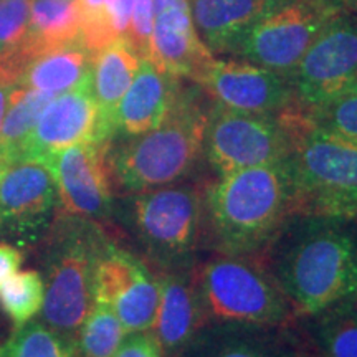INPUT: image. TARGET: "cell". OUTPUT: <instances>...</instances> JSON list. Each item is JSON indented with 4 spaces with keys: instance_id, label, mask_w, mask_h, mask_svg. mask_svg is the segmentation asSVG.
<instances>
[{
    "instance_id": "e575fe53",
    "label": "cell",
    "mask_w": 357,
    "mask_h": 357,
    "mask_svg": "<svg viewBox=\"0 0 357 357\" xmlns=\"http://www.w3.org/2000/svg\"><path fill=\"white\" fill-rule=\"evenodd\" d=\"M108 0H79V6H82V10H96L105 6Z\"/></svg>"
},
{
    "instance_id": "ac0fdd59",
    "label": "cell",
    "mask_w": 357,
    "mask_h": 357,
    "mask_svg": "<svg viewBox=\"0 0 357 357\" xmlns=\"http://www.w3.org/2000/svg\"><path fill=\"white\" fill-rule=\"evenodd\" d=\"M181 89L178 78L164 73L147 58H142L131 86L116 108V134L132 137L153 131L171 113Z\"/></svg>"
},
{
    "instance_id": "d590c367",
    "label": "cell",
    "mask_w": 357,
    "mask_h": 357,
    "mask_svg": "<svg viewBox=\"0 0 357 357\" xmlns=\"http://www.w3.org/2000/svg\"><path fill=\"white\" fill-rule=\"evenodd\" d=\"M342 6L346 7L347 12H356L357 10V0H341Z\"/></svg>"
},
{
    "instance_id": "6da1fadb",
    "label": "cell",
    "mask_w": 357,
    "mask_h": 357,
    "mask_svg": "<svg viewBox=\"0 0 357 357\" xmlns=\"http://www.w3.org/2000/svg\"><path fill=\"white\" fill-rule=\"evenodd\" d=\"M260 257L298 319L344 301L354 293L357 235L349 223L293 217Z\"/></svg>"
},
{
    "instance_id": "8fae6325",
    "label": "cell",
    "mask_w": 357,
    "mask_h": 357,
    "mask_svg": "<svg viewBox=\"0 0 357 357\" xmlns=\"http://www.w3.org/2000/svg\"><path fill=\"white\" fill-rule=\"evenodd\" d=\"M111 141L82 142L45 155L42 160L56 185L60 215L105 220L113 212Z\"/></svg>"
},
{
    "instance_id": "3957f363",
    "label": "cell",
    "mask_w": 357,
    "mask_h": 357,
    "mask_svg": "<svg viewBox=\"0 0 357 357\" xmlns=\"http://www.w3.org/2000/svg\"><path fill=\"white\" fill-rule=\"evenodd\" d=\"M280 114L293 136V217L357 223V149L314 126L298 102Z\"/></svg>"
},
{
    "instance_id": "44dd1931",
    "label": "cell",
    "mask_w": 357,
    "mask_h": 357,
    "mask_svg": "<svg viewBox=\"0 0 357 357\" xmlns=\"http://www.w3.org/2000/svg\"><path fill=\"white\" fill-rule=\"evenodd\" d=\"M142 58L129 45L128 40L108 45L93 55L91 61V89L95 100L100 106L106 123L109 124L113 132L114 113L119 101L131 86L134 77L141 66Z\"/></svg>"
},
{
    "instance_id": "4316f807",
    "label": "cell",
    "mask_w": 357,
    "mask_h": 357,
    "mask_svg": "<svg viewBox=\"0 0 357 357\" xmlns=\"http://www.w3.org/2000/svg\"><path fill=\"white\" fill-rule=\"evenodd\" d=\"M0 357H79L75 342L53 331L42 321H29L17 328L6 344L0 346Z\"/></svg>"
},
{
    "instance_id": "ba28073f",
    "label": "cell",
    "mask_w": 357,
    "mask_h": 357,
    "mask_svg": "<svg viewBox=\"0 0 357 357\" xmlns=\"http://www.w3.org/2000/svg\"><path fill=\"white\" fill-rule=\"evenodd\" d=\"M346 12L341 0H283L243 35L231 55L288 77L326 26Z\"/></svg>"
},
{
    "instance_id": "1f68e13d",
    "label": "cell",
    "mask_w": 357,
    "mask_h": 357,
    "mask_svg": "<svg viewBox=\"0 0 357 357\" xmlns=\"http://www.w3.org/2000/svg\"><path fill=\"white\" fill-rule=\"evenodd\" d=\"M113 357H164L162 351L149 331L131 333L124 337Z\"/></svg>"
},
{
    "instance_id": "2e32d148",
    "label": "cell",
    "mask_w": 357,
    "mask_h": 357,
    "mask_svg": "<svg viewBox=\"0 0 357 357\" xmlns=\"http://www.w3.org/2000/svg\"><path fill=\"white\" fill-rule=\"evenodd\" d=\"M154 26L147 60L174 78L195 82L213 60L199 37L189 0H153Z\"/></svg>"
},
{
    "instance_id": "52a82bcc",
    "label": "cell",
    "mask_w": 357,
    "mask_h": 357,
    "mask_svg": "<svg viewBox=\"0 0 357 357\" xmlns=\"http://www.w3.org/2000/svg\"><path fill=\"white\" fill-rule=\"evenodd\" d=\"M129 229L146 255L164 270L192 268L204 229V190L172 184L129 194Z\"/></svg>"
},
{
    "instance_id": "f35d334b",
    "label": "cell",
    "mask_w": 357,
    "mask_h": 357,
    "mask_svg": "<svg viewBox=\"0 0 357 357\" xmlns=\"http://www.w3.org/2000/svg\"><path fill=\"white\" fill-rule=\"evenodd\" d=\"M181 357H185V356H181Z\"/></svg>"
},
{
    "instance_id": "30bf717a",
    "label": "cell",
    "mask_w": 357,
    "mask_h": 357,
    "mask_svg": "<svg viewBox=\"0 0 357 357\" xmlns=\"http://www.w3.org/2000/svg\"><path fill=\"white\" fill-rule=\"evenodd\" d=\"M288 78L306 111L357 89V13H342L326 26Z\"/></svg>"
},
{
    "instance_id": "74e56055",
    "label": "cell",
    "mask_w": 357,
    "mask_h": 357,
    "mask_svg": "<svg viewBox=\"0 0 357 357\" xmlns=\"http://www.w3.org/2000/svg\"><path fill=\"white\" fill-rule=\"evenodd\" d=\"M3 164H6V160H3V158H2V155H0V169H2V167H3Z\"/></svg>"
},
{
    "instance_id": "484cf974",
    "label": "cell",
    "mask_w": 357,
    "mask_h": 357,
    "mask_svg": "<svg viewBox=\"0 0 357 357\" xmlns=\"http://www.w3.org/2000/svg\"><path fill=\"white\" fill-rule=\"evenodd\" d=\"M126 336L113 310L105 303L93 301L73 342L79 357H113Z\"/></svg>"
},
{
    "instance_id": "f1b7e54d",
    "label": "cell",
    "mask_w": 357,
    "mask_h": 357,
    "mask_svg": "<svg viewBox=\"0 0 357 357\" xmlns=\"http://www.w3.org/2000/svg\"><path fill=\"white\" fill-rule=\"evenodd\" d=\"M306 113L321 131L357 149V89Z\"/></svg>"
},
{
    "instance_id": "836d02e7",
    "label": "cell",
    "mask_w": 357,
    "mask_h": 357,
    "mask_svg": "<svg viewBox=\"0 0 357 357\" xmlns=\"http://www.w3.org/2000/svg\"><path fill=\"white\" fill-rule=\"evenodd\" d=\"M15 88V84L8 82L3 77H0V129H2L3 119H6L7 108H8V100H10L12 89Z\"/></svg>"
},
{
    "instance_id": "5b68a950",
    "label": "cell",
    "mask_w": 357,
    "mask_h": 357,
    "mask_svg": "<svg viewBox=\"0 0 357 357\" xmlns=\"http://www.w3.org/2000/svg\"><path fill=\"white\" fill-rule=\"evenodd\" d=\"M205 326L281 328L296 319L260 255L218 253L190 268Z\"/></svg>"
},
{
    "instance_id": "83f0119b",
    "label": "cell",
    "mask_w": 357,
    "mask_h": 357,
    "mask_svg": "<svg viewBox=\"0 0 357 357\" xmlns=\"http://www.w3.org/2000/svg\"><path fill=\"white\" fill-rule=\"evenodd\" d=\"M45 301L43 276L35 270L17 271L0 287V307L15 328L32 321Z\"/></svg>"
},
{
    "instance_id": "277c9868",
    "label": "cell",
    "mask_w": 357,
    "mask_h": 357,
    "mask_svg": "<svg viewBox=\"0 0 357 357\" xmlns=\"http://www.w3.org/2000/svg\"><path fill=\"white\" fill-rule=\"evenodd\" d=\"M208 113L202 98L181 89L167 118L153 131L128 137L121 146H109L113 187L126 192L159 189L178 182L204 154Z\"/></svg>"
},
{
    "instance_id": "ab89813d",
    "label": "cell",
    "mask_w": 357,
    "mask_h": 357,
    "mask_svg": "<svg viewBox=\"0 0 357 357\" xmlns=\"http://www.w3.org/2000/svg\"><path fill=\"white\" fill-rule=\"evenodd\" d=\"M356 13H357V10H356Z\"/></svg>"
},
{
    "instance_id": "7402d4cb",
    "label": "cell",
    "mask_w": 357,
    "mask_h": 357,
    "mask_svg": "<svg viewBox=\"0 0 357 357\" xmlns=\"http://www.w3.org/2000/svg\"><path fill=\"white\" fill-rule=\"evenodd\" d=\"M82 43L79 0H32L24 47L33 58L52 48Z\"/></svg>"
},
{
    "instance_id": "cb8c5ba5",
    "label": "cell",
    "mask_w": 357,
    "mask_h": 357,
    "mask_svg": "<svg viewBox=\"0 0 357 357\" xmlns=\"http://www.w3.org/2000/svg\"><path fill=\"white\" fill-rule=\"evenodd\" d=\"M303 319L316 356L357 357V307L351 298Z\"/></svg>"
},
{
    "instance_id": "9c48e42d",
    "label": "cell",
    "mask_w": 357,
    "mask_h": 357,
    "mask_svg": "<svg viewBox=\"0 0 357 357\" xmlns=\"http://www.w3.org/2000/svg\"><path fill=\"white\" fill-rule=\"evenodd\" d=\"M293 136L278 114H255L212 105L204 155L217 176L288 159Z\"/></svg>"
},
{
    "instance_id": "4fadbf2b",
    "label": "cell",
    "mask_w": 357,
    "mask_h": 357,
    "mask_svg": "<svg viewBox=\"0 0 357 357\" xmlns=\"http://www.w3.org/2000/svg\"><path fill=\"white\" fill-rule=\"evenodd\" d=\"M197 83L213 105L255 114H278L296 102L289 78L240 58H213Z\"/></svg>"
},
{
    "instance_id": "5bb4252c",
    "label": "cell",
    "mask_w": 357,
    "mask_h": 357,
    "mask_svg": "<svg viewBox=\"0 0 357 357\" xmlns=\"http://www.w3.org/2000/svg\"><path fill=\"white\" fill-rule=\"evenodd\" d=\"M113 136V129L106 123L93 95L89 79L82 86L56 95L45 106L20 158L42 159L82 142L111 141Z\"/></svg>"
},
{
    "instance_id": "e0dca14e",
    "label": "cell",
    "mask_w": 357,
    "mask_h": 357,
    "mask_svg": "<svg viewBox=\"0 0 357 357\" xmlns=\"http://www.w3.org/2000/svg\"><path fill=\"white\" fill-rule=\"evenodd\" d=\"M159 298L149 333L164 357H181L205 328V318L192 283L190 268L164 270L158 276Z\"/></svg>"
},
{
    "instance_id": "7a4b0ae2",
    "label": "cell",
    "mask_w": 357,
    "mask_h": 357,
    "mask_svg": "<svg viewBox=\"0 0 357 357\" xmlns=\"http://www.w3.org/2000/svg\"><path fill=\"white\" fill-rule=\"evenodd\" d=\"M293 218L287 159L217 176L204 189V225L218 253L260 255Z\"/></svg>"
},
{
    "instance_id": "d4e9b609",
    "label": "cell",
    "mask_w": 357,
    "mask_h": 357,
    "mask_svg": "<svg viewBox=\"0 0 357 357\" xmlns=\"http://www.w3.org/2000/svg\"><path fill=\"white\" fill-rule=\"evenodd\" d=\"M53 95L17 84L12 89L10 100L2 129H0V155L6 162L19 159L26 139L32 134L45 106Z\"/></svg>"
},
{
    "instance_id": "8992f818",
    "label": "cell",
    "mask_w": 357,
    "mask_h": 357,
    "mask_svg": "<svg viewBox=\"0 0 357 357\" xmlns=\"http://www.w3.org/2000/svg\"><path fill=\"white\" fill-rule=\"evenodd\" d=\"M96 222L60 215L53 222L45 248V301L42 323L75 341L95 301V273L108 243Z\"/></svg>"
},
{
    "instance_id": "8d00e7d4",
    "label": "cell",
    "mask_w": 357,
    "mask_h": 357,
    "mask_svg": "<svg viewBox=\"0 0 357 357\" xmlns=\"http://www.w3.org/2000/svg\"><path fill=\"white\" fill-rule=\"evenodd\" d=\"M351 300H352V303H354V305H356V307H357V283H356V288H354V293H352V296H351Z\"/></svg>"
},
{
    "instance_id": "f546056e",
    "label": "cell",
    "mask_w": 357,
    "mask_h": 357,
    "mask_svg": "<svg viewBox=\"0 0 357 357\" xmlns=\"http://www.w3.org/2000/svg\"><path fill=\"white\" fill-rule=\"evenodd\" d=\"M32 0H0V53L20 47L30 29Z\"/></svg>"
},
{
    "instance_id": "7c38bea8",
    "label": "cell",
    "mask_w": 357,
    "mask_h": 357,
    "mask_svg": "<svg viewBox=\"0 0 357 357\" xmlns=\"http://www.w3.org/2000/svg\"><path fill=\"white\" fill-rule=\"evenodd\" d=\"M158 298V276L146 263L113 242L106 243L96 265L95 301L109 306L131 334L153 328Z\"/></svg>"
},
{
    "instance_id": "d6986e66",
    "label": "cell",
    "mask_w": 357,
    "mask_h": 357,
    "mask_svg": "<svg viewBox=\"0 0 357 357\" xmlns=\"http://www.w3.org/2000/svg\"><path fill=\"white\" fill-rule=\"evenodd\" d=\"M283 0H189L199 37L212 53L231 55L245 33Z\"/></svg>"
},
{
    "instance_id": "603a6c76",
    "label": "cell",
    "mask_w": 357,
    "mask_h": 357,
    "mask_svg": "<svg viewBox=\"0 0 357 357\" xmlns=\"http://www.w3.org/2000/svg\"><path fill=\"white\" fill-rule=\"evenodd\" d=\"M261 329L243 326H211L195 336L181 356L185 357H284L283 351L263 336Z\"/></svg>"
},
{
    "instance_id": "ffe728a7",
    "label": "cell",
    "mask_w": 357,
    "mask_h": 357,
    "mask_svg": "<svg viewBox=\"0 0 357 357\" xmlns=\"http://www.w3.org/2000/svg\"><path fill=\"white\" fill-rule=\"evenodd\" d=\"M93 55L82 43L65 45L40 53L22 73L20 86L48 95H61L91 79Z\"/></svg>"
},
{
    "instance_id": "4dcf8cb0",
    "label": "cell",
    "mask_w": 357,
    "mask_h": 357,
    "mask_svg": "<svg viewBox=\"0 0 357 357\" xmlns=\"http://www.w3.org/2000/svg\"><path fill=\"white\" fill-rule=\"evenodd\" d=\"M154 26V3L153 0H132L131 26H129L128 42L141 58H147L151 47Z\"/></svg>"
},
{
    "instance_id": "9a60e30c",
    "label": "cell",
    "mask_w": 357,
    "mask_h": 357,
    "mask_svg": "<svg viewBox=\"0 0 357 357\" xmlns=\"http://www.w3.org/2000/svg\"><path fill=\"white\" fill-rule=\"evenodd\" d=\"M58 207L56 185L42 160L20 158L0 169V234L38 236Z\"/></svg>"
},
{
    "instance_id": "d6a6232c",
    "label": "cell",
    "mask_w": 357,
    "mask_h": 357,
    "mask_svg": "<svg viewBox=\"0 0 357 357\" xmlns=\"http://www.w3.org/2000/svg\"><path fill=\"white\" fill-rule=\"evenodd\" d=\"M22 261H24V255L20 250L12 245H0V287L19 271Z\"/></svg>"
}]
</instances>
